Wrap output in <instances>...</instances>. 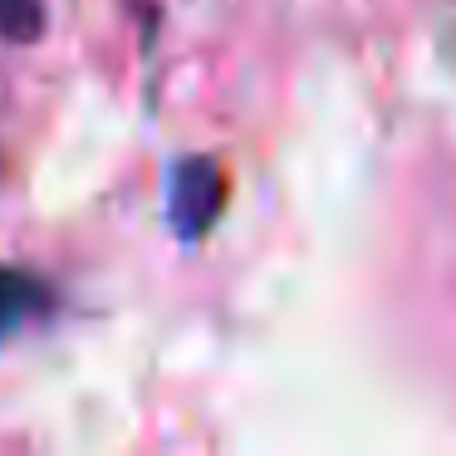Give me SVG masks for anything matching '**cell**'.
Wrapping results in <instances>:
<instances>
[{
	"instance_id": "cell-1",
	"label": "cell",
	"mask_w": 456,
	"mask_h": 456,
	"mask_svg": "<svg viewBox=\"0 0 456 456\" xmlns=\"http://www.w3.org/2000/svg\"><path fill=\"white\" fill-rule=\"evenodd\" d=\"M231 177L216 158H182L167 177V221L182 240H201L226 207Z\"/></svg>"
},
{
	"instance_id": "cell-2",
	"label": "cell",
	"mask_w": 456,
	"mask_h": 456,
	"mask_svg": "<svg viewBox=\"0 0 456 456\" xmlns=\"http://www.w3.org/2000/svg\"><path fill=\"white\" fill-rule=\"evenodd\" d=\"M35 309H45V289L30 275H20V270L0 265V338L11 334L25 314H35Z\"/></svg>"
},
{
	"instance_id": "cell-3",
	"label": "cell",
	"mask_w": 456,
	"mask_h": 456,
	"mask_svg": "<svg viewBox=\"0 0 456 456\" xmlns=\"http://www.w3.org/2000/svg\"><path fill=\"white\" fill-rule=\"evenodd\" d=\"M40 25H45L40 0H0V35H11L15 45L40 40Z\"/></svg>"
}]
</instances>
